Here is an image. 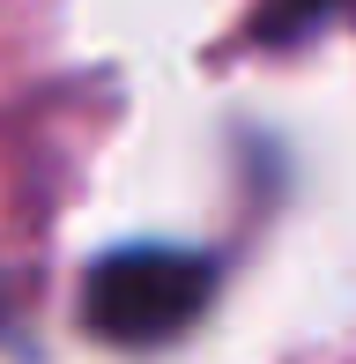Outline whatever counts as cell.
<instances>
[{"label": "cell", "mask_w": 356, "mask_h": 364, "mask_svg": "<svg viewBox=\"0 0 356 364\" xmlns=\"http://www.w3.org/2000/svg\"><path fill=\"white\" fill-rule=\"evenodd\" d=\"M216 297V268L201 253H178V245H126L104 253L82 283V320L119 350H149L171 342L178 327H193Z\"/></svg>", "instance_id": "obj_1"}, {"label": "cell", "mask_w": 356, "mask_h": 364, "mask_svg": "<svg viewBox=\"0 0 356 364\" xmlns=\"http://www.w3.org/2000/svg\"><path fill=\"white\" fill-rule=\"evenodd\" d=\"M327 8H349V0H282V15H274L267 30H289V23L304 30V23H319V15H327Z\"/></svg>", "instance_id": "obj_2"}]
</instances>
